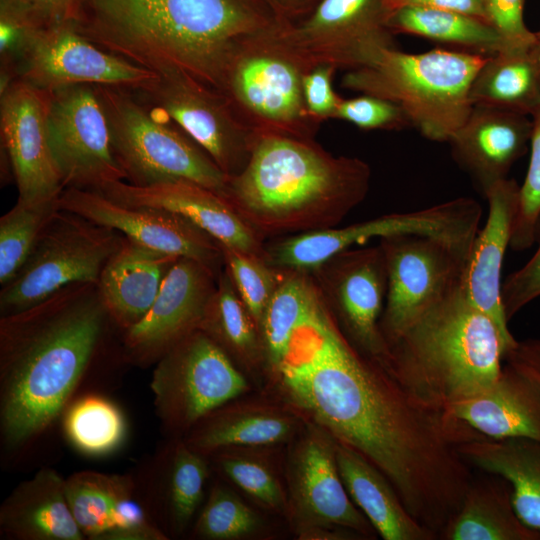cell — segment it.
Segmentation results:
<instances>
[{
    "instance_id": "cell-1",
    "label": "cell",
    "mask_w": 540,
    "mask_h": 540,
    "mask_svg": "<svg viewBox=\"0 0 540 540\" xmlns=\"http://www.w3.org/2000/svg\"><path fill=\"white\" fill-rule=\"evenodd\" d=\"M282 394L379 469L417 521L442 533L472 484L457 447L478 437L473 430L415 400L341 329L320 366Z\"/></svg>"
},
{
    "instance_id": "cell-2",
    "label": "cell",
    "mask_w": 540,
    "mask_h": 540,
    "mask_svg": "<svg viewBox=\"0 0 540 540\" xmlns=\"http://www.w3.org/2000/svg\"><path fill=\"white\" fill-rule=\"evenodd\" d=\"M110 320L96 284L75 283L0 319V423L20 446L58 416Z\"/></svg>"
},
{
    "instance_id": "cell-3",
    "label": "cell",
    "mask_w": 540,
    "mask_h": 540,
    "mask_svg": "<svg viewBox=\"0 0 540 540\" xmlns=\"http://www.w3.org/2000/svg\"><path fill=\"white\" fill-rule=\"evenodd\" d=\"M76 29L157 74L180 70L218 89L233 49L278 23L261 0H84Z\"/></svg>"
},
{
    "instance_id": "cell-4",
    "label": "cell",
    "mask_w": 540,
    "mask_h": 540,
    "mask_svg": "<svg viewBox=\"0 0 540 540\" xmlns=\"http://www.w3.org/2000/svg\"><path fill=\"white\" fill-rule=\"evenodd\" d=\"M371 169L315 139L256 134L249 159L221 196L262 238L335 227L366 197Z\"/></svg>"
},
{
    "instance_id": "cell-5",
    "label": "cell",
    "mask_w": 540,
    "mask_h": 540,
    "mask_svg": "<svg viewBox=\"0 0 540 540\" xmlns=\"http://www.w3.org/2000/svg\"><path fill=\"white\" fill-rule=\"evenodd\" d=\"M387 345L383 367L415 400L439 412L488 389L504 365L497 326L468 302L462 288Z\"/></svg>"
},
{
    "instance_id": "cell-6",
    "label": "cell",
    "mask_w": 540,
    "mask_h": 540,
    "mask_svg": "<svg viewBox=\"0 0 540 540\" xmlns=\"http://www.w3.org/2000/svg\"><path fill=\"white\" fill-rule=\"evenodd\" d=\"M487 57L443 48L416 54L392 48L347 71L341 84L399 105L422 136L448 142L473 108L471 84Z\"/></svg>"
},
{
    "instance_id": "cell-7",
    "label": "cell",
    "mask_w": 540,
    "mask_h": 540,
    "mask_svg": "<svg viewBox=\"0 0 540 540\" xmlns=\"http://www.w3.org/2000/svg\"><path fill=\"white\" fill-rule=\"evenodd\" d=\"M278 28L237 44L217 90L253 133L315 139L320 124L309 114L303 91L314 65L284 41Z\"/></svg>"
},
{
    "instance_id": "cell-8",
    "label": "cell",
    "mask_w": 540,
    "mask_h": 540,
    "mask_svg": "<svg viewBox=\"0 0 540 540\" xmlns=\"http://www.w3.org/2000/svg\"><path fill=\"white\" fill-rule=\"evenodd\" d=\"M94 87L129 183L188 180L222 194L229 176L184 132L156 119L123 88Z\"/></svg>"
},
{
    "instance_id": "cell-9",
    "label": "cell",
    "mask_w": 540,
    "mask_h": 540,
    "mask_svg": "<svg viewBox=\"0 0 540 540\" xmlns=\"http://www.w3.org/2000/svg\"><path fill=\"white\" fill-rule=\"evenodd\" d=\"M124 236L75 213H52L17 274L0 291L1 316L27 309L75 283L98 284Z\"/></svg>"
},
{
    "instance_id": "cell-10",
    "label": "cell",
    "mask_w": 540,
    "mask_h": 540,
    "mask_svg": "<svg viewBox=\"0 0 540 540\" xmlns=\"http://www.w3.org/2000/svg\"><path fill=\"white\" fill-rule=\"evenodd\" d=\"M481 216L482 208L477 201L460 197L413 212L299 233L265 246V261L279 269L308 272L351 246L398 235H423L470 247Z\"/></svg>"
},
{
    "instance_id": "cell-11",
    "label": "cell",
    "mask_w": 540,
    "mask_h": 540,
    "mask_svg": "<svg viewBox=\"0 0 540 540\" xmlns=\"http://www.w3.org/2000/svg\"><path fill=\"white\" fill-rule=\"evenodd\" d=\"M150 386L159 418L173 431L190 430L249 390L237 365L199 329L157 361Z\"/></svg>"
},
{
    "instance_id": "cell-12",
    "label": "cell",
    "mask_w": 540,
    "mask_h": 540,
    "mask_svg": "<svg viewBox=\"0 0 540 540\" xmlns=\"http://www.w3.org/2000/svg\"><path fill=\"white\" fill-rule=\"evenodd\" d=\"M379 245L388 279L380 328L388 343L462 288L471 247L423 235L382 238Z\"/></svg>"
},
{
    "instance_id": "cell-13",
    "label": "cell",
    "mask_w": 540,
    "mask_h": 540,
    "mask_svg": "<svg viewBox=\"0 0 540 540\" xmlns=\"http://www.w3.org/2000/svg\"><path fill=\"white\" fill-rule=\"evenodd\" d=\"M387 0H322L304 19L279 24V34L309 63L356 70L396 48Z\"/></svg>"
},
{
    "instance_id": "cell-14",
    "label": "cell",
    "mask_w": 540,
    "mask_h": 540,
    "mask_svg": "<svg viewBox=\"0 0 540 540\" xmlns=\"http://www.w3.org/2000/svg\"><path fill=\"white\" fill-rule=\"evenodd\" d=\"M47 92L48 138L64 187L100 191L126 180L95 87L71 85Z\"/></svg>"
},
{
    "instance_id": "cell-15",
    "label": "cell",
    "mask_w": 540,
    "mask_h": 540,
    "mask_svg": "<svg viewBox=\"0 0 540 540\" xmlns=\"http://www.w3.org/2000/svg\"><path fill=\"white\" fill-rule=\"evenodd\" d=\"M16 78L43 90L92 85L143 91L158 74L98 47L73 21H66L34 34L17 65Z\"/></svg>"
},
{
    "instance_id": "cell-16",
    "label": "cell",
    "mask_w": 540,
    "mask_h": 540,
    "mask_svg": "<svg viewBox=\"0 0 540 540\" xmlns=\"http://www.w3.org/2000/svg\"><path fill=\"white\" fill-rule=\"evenodd\" d=\"M228 176L246 165L256 134L247 128L216 89L173 70L143 90Z\"/></svg>"
},
{
    "instance_id": "cell-17",
    "label": "cell",
    "mask_w": 540,
    "mask_h": 540,
    "mask_svg": "<svg viewBox=\"0 0 540 540\" xmlns=\"http://www.w3.org/2000/svg\"><path fill=\"white\" fill-rule=\"evenodd\" d=\"M48 92L20 78L1 88V143L18 200L56 203L65 189L47 130Z\"/></svg>"
},
{
    "instance_id": "cell-18",
    "label": "cell",
    "mask_w": 540,
    "mask_h": 540,
    "mask_svg": "<svg viewBox=\"0 0 540 540\" xmlns=\"http://www.w3.org/2000/svg\"><path fill=\"white\" fill-rule=\"evenodd\" d=\"M287 484L285 513L295 529L329 525L365 537L373 533L371 523L342 482L335 440L317 425H310L293 446L288 458Z\"/></svg>"
},
{
    "instance_id": "cell-19",
    "label": "cell",
    "mask_w": 540,
    "mask_h": 540,
    "mask_svg": "<svg viewBox=\"0 0 540 540\" xmlns=\"http://www.w3.org/2000/svg\"><path fill=\"white\" fill-rule=\"evenodd\" d=\"M58 207L116 230L147 248L199 261L221 273L220 265H224V259L220 244L179 214L153 207L124 205L98 191L73 187L63 190Z\"/></svg>"
},
{
    "instance_id": "cell-20",
    "label": "cell",
    "mask_w": 540,
    "mask_h": 540,
    "mask_svg": "<svg viewBox=\"0 0 540 540\" xmlns=\"http://www.w3.org/2000/svg\"><path fill=\"white\" fill-rule=\"evenodd\" d=\"M327 305L348 340L364 355L385 365L389 349L380 328L387 294V269L379 246L347 249L318 267Z\"/></svg>"
},
{
    "instance_id": "cell-21",
    "label": "cell",
    "mask_w": 540,
    "mask_h": 540,
    "mask_svg": "<svg viewBox=\"0 0 540 540\" xmlns=\"http://www.w3.org/2000/svg\"><path fill=\"white\" fill-rule=\"evenodd\" d=\"M218 276L199 261L179 257L168 271L150 310L125 330L128 355L138 362L158 361L198 330Z\"/></svg>"
},
{
    "instance_id": "cell-22",
    "label": "cell",
    "mask_w": 540,
    "mask_h": 540,
    "mask_svg": "<svg viewBox=\"0 0 540 540\" xmlns=\"http://www.w3.org/2000/svg\"><path fill=\"white\" fill-rule=\"evenodd\" d=\"M98 192L124 205L174 212L208 233L220 245L265 258L263 238L220 194L195 182L171 180L139 186L117 181Z\"/></svg>"
},
{
    "instance_id": "cell-23",
    "label": "cell",
    "mask_w": 540,
    "mask_h": 540,
    "mask_svg": "<svg viewBox=\"0 0 540 540\" xmlns=\"http://www.w3.org/2000/svg\"><path fill=\"white\" fill-rule=\"evenodd\" d=\"M484 196L488 201V217L472 242L462 291L469 303L495 323L506 356L518 341L508 328L503 308L502 267L519 208L520 185L514 179L505 178L491 186Z\"/></svg>"
},
{
    "instance_id": "cell-24",
    "label": "cell",
    "mask_w": 540,
    "mask_h": 540,
    "mask_svg": "<svg viewBox=\"0 0 540 540\" xmlns=\"http://www.w3.org/2000/svg\"><path fill=\"white\" fill-rule=\"evenodd\" d=\"M533 122L527 115L473 106L463 125L448 143L453 159L485 192L507 178L514 165L530 147Z\"/></svg>"
},
{
    "instance_id": "cell-25",
    "label": "cell",
    "mask_w": 540,
    "mask_h": 540,
    "mask_svg": "<svg viewBox=\"0 0 540 540\" xmlns=\"http://www.w3.org/2000/svg\"><path fill=\"white\" fill-rule=\"evenodd\" d=\"M443 413L488 439L540 441V391L506 362L492 386L449 405Z\"/></svg>"
},
{
    "instance_id": "cell-26",
    "label": "cell",
    "mask_w": 540,
    "mask_h": 540,
    "mask_svg": "<svg viewBox=\"0 0 540 540\" xmlns=\"http://www.w3.org/2000/svg\"><path fill=\"white\" fill-rule=\"evenodd\" d=\"M179 257L147 248L124 236L104 266L97 284L111 321L127 330L150 310Z\"/></svg>"
},
{
    "instance_id": "cell-27",
    "label": "cell",
    "mask_w": 540,
    "mask_h": 540,
    "mask_svg": "<svg viewBox=\"0 0 540 540\" xmlns=\"http://www.w3.org/2000/svg\"><path fill=\"white\" fill-rule=\"evenodd\" d=\"M295 411L268 402H228L196 423L185 443L203 455L283 443L301 429L302 418Z\"/></svg>"
},
{
    "instance_id": "cell-28",
    "label": "cell",
    "mask_w": 540,
    "mask_h": 540,
    "mask_svg": "<svg viewBox=\"0 0 540 540\" xmlns=\"http://www.w3.org/2000/svg\"><path fill=\"white\" fill-rule=\"evenodd\" d=\"M0 528L20 540H83L70 510L65 479L51 468L20 483L0 508Z\"/></svg>"
},
{
    "instance_id": "cell-29",
    "label": "cell",
    "mask_w": 540,
    "mask_h": 540,
    "mask_svg": "<svg viewBox=\"0 0 540 540\" xmlns=\"http://www.w3.org/2000/svg\"><path fill=\"white\" fill-rule=\"evenodd\" d=\"M342 482L374 530L385 540H431L437 536L407 510L385 475L362 455L335 440Z\"/></svg>"
},
{
    "instance_id": "cell-30",
    "label": "cell",
    "mask_w": 540,
    "mask_h": 540,
    "mask_svg": "<svg viewBox=\"0 0 540 540\" xmlns=\"http://www.w3.org/2000/svg\"><path fill=\"white\" fill-rule=\"evenodd\" d=\"M466 462L505 479L518 518L540 532V441L478 438L458 445Z\"/></svg>"
},
{
    "instance_id": "cell-31",
    "label": "cell",
    "mask_w": 540,
    "mask_h": 540,
    "mask_svg": "<svg viewBox=\"0 0 540 540\" xmlns=\"http://www.w3.org/2000/svg\"><path fill=\"white\" fill-rule=\"evenodd\" d=\"M539 53L537 46L488 56L471 84L472 106L536 115L540 111Z\"/></svg>"
},
{
    "instance_id": "cell-32",
    "label": "cell",
    "mask_w": 540,
    "mask_h": 540,
    "mask_svg": "<svg viewBox=\"0 0 540 540\" xmlns=\"http://www.w3.org/2000/svg\"><path fill=\"white\" fill-rule=\"evenodd\" d=\"M472 481L458 512L442 531L446 540H540L517 516L508 482Z\"/></svg>"
},
{
    "instance_id": "cell-33",
    "label": "cell",
    "mask_w": 540,
    "mask_h": 540,
    "mask_svg": "<svg viewBox=\"0 0 540 540\" xmlns=\"http://www.w3.org/2000/svg\"><path fill=\"white\" fill-rule=\"evenodd\" d=\"M199 330L209 336L238 366L250 372L265 368L259 327L226 270L218 276Z\"/></svg>"
},
{
    "instance_id": "cell-34",
    "label": "cell",
    "mask_w": 540,
    "mask_h": 540,
    "mask_svg": "<svg viewBox=\"0 0 540 540\" xmlns=\"http://www.w3.org/2000/svg\"><path fill=\"white\" fill-rule=\"evenodd\" d=\"M388 27L394 35H416L484 56L505 49L503 39L489 22L452 11L400 7L390 13Z\"/></svg>"
},
{
    "instance_id": "cell-35",
    "label": "cell",
    "mask_w": 540,
    "mask_h": 540,
    "mask_svg": "<svg viewBox=\"0 0 540 540\" xmlns=\"http://www.w3.org/2000/svg\"><path fill=\"white\" fill-rule=\"evenodd\" d=\"M339 331L320 290L293 329L281 360L271 374L281 391L308 378L320 366Z\"/></svg>"
},
{
    "instance_id": "cell-36",
    "label": "cell",
    "mask_w": 540,
    "mask_h": 540,
    "mask_svg": "<svg viewBox=\"0 0 540 540\" xmlns=\"http://www.w3.org/2000/svg\"><path fill=\"white\" fill-rule=\"evenodd\" d=\"M283 270V279L267 304L259 326L265 368L270 375L277 368L293 329L320 294L319 286L306 271Z\"/></svg>"
},
{
    "instance_id": "cell-37",
    "label": "cell",
    "mask_w": 540,
    "mask_h": 540,
    "mask_svg": "<svg viewBox=\"0 0 540 540\" xmlns=\"http://www.w3.org/2000/svg\"><path fill=\"white\" fill-rule=\"evenodd\" d=\"M133 490L126 476L81 471L65 479L66 498L85 537L104 540L119 501Z\"/></svg>"
},
{
    "instance_id": "cell-38",
    "label": "cell",
    "mask_w": 540,
    "mask_h": 540,
    "mask_svg": "<svg viewBox=\"0 0 540 540\" xmlns=\"http://www.w3.org/2000/svg\"><path fill=\"white\" fill-rule=\"evenodd\" d=\"M64 428L71 443L89 455L112 452L122 443L126 432L120 410L96 395L82 397L70 406Z\"/></svg>"
},
{
    "instance_id": "cell-39",
    "label": "cell",
    "mask_w": 540,
    "mask_h": 540,
    "mask_svg": "<svg viewBox=\"0 0 540 540\" xmlns=\"http://www.w3.org/2000/svg\"><path fill=\"white\" fill-rule=\"evenodd\" d=\"M58 202L28 204L17 200L0 218V284L8 283L24 265Z\"/></svg>"
},
{
    "instance_id": "cell-40",
    "label": "cell",
    "mask_w": 540,
    "mask_h": 540,
    "mask_svg": "<svg viewBox=\"0 0 540 540\" xmlns=\"http://www.w3.org/2000/svg\"><path fill=\"white\" fill-rule=\"evenodd\" d=\"M203 456L185 442L175 446L169 473L168 507L172 524L178 531L187 525L202 501L208 476Z\"/></svg>"
},
{
    "instance_id": "cell-41",
    "label": "cell",
    "mask_w": 540,
    "mask_h": 540,
    "mask_svg": "<svg viewBox=\"0 0 540 540\" xmlns=\"http://www.w3.org/2000/svg\"><path fill=\"white\" fill-rule=\"evenodd\" d=\"M220 247L225 270L259 327L264 310L283 279L284 270L269 265L260 257Z\"/></svg>"
},
{
    "instance_id": "cell-42",
    "label": "cell",
    "mask_w": 540,
    "mask_h": 540,
    "mask_svg": "<svg viewBox=\"0 0 540 540\" xmlns=\"http://www.w3.org/2000/svg\"><path fill=\"white\" fill-rule=\"evenodd\" d=\"M260 527L256 512L233 491L216 485L200 513L195 532L210 540H234L253 534Z\"/></svg>"
},
{
    "instance_id": "cell-43",
    "label": "cell",
    "mask_w": 540,
    "mask_h": 540,
    "mask_svg": "<svg viewBox=\"0 0 540 540\" xmlns=\"http://www.w3.org/2000/svg\"><path fill=\"white\" fill-rule=\"evenodd\" d=\"M217 462L223 473L255 500L271 510L286 511L287 493L267 461L226 448L219 451Z\"/></svg>"
},
{
    "instance_id": "cell-44",
    "label": "cell",
    "mask_w": 540,
    "mask_h": 540,
    "mask_svg": "<svg viewBox=\"0 0 540 540\" xmlns=\"http://www.w3.org/2000/svg\"><path fill=\"white\" fill-rule=\"evenodd\" d=\"M532 122L530 161L520 185L519 208L510 242V247L516 251L534 244L540 216V111L532 117Z\"/></svg>"
},
{
    "instance_id": "cell-45",
    "label": "cell",
    "mask_w": 540,
    "mask_h": 540,
    "mask_svg": "<svg viewBox=\"0 0 540 540\" xmlns=\"http://www.w3.org/2000/svg\"><path fill=\"white\" fill-rule=\"evenodd\" d=\"M336 119L364 130L401 131L412 127L406 112L397 104L371 95L342 99Z\"/></svg>"
},
{
    "instance_id": "cell-46",
    "label": "cell",
    "mask_w": 540,
    "mask_h": 540,
    "mask_svg": "<svg viewBox=\"0 0 540 540\" xmlns=\"http://www.w3.org/2000/svg\"><path fill=\"white\" fill-rule=\"evenodd\" d=\"M484 4L488 21L503 39L505 49L540 46L538 32L530 31L524 22L525 0H484Z\"/></svg>"
},
{
    "instance_id": "cell-47",
    "label": "cell",
    "mask_w": 540,
    "mask_h": 540,
    "mask_svg": "<svg viewBox=\"0 0 540 540\" xmlns=\"http://www.w3.org/2000/svg\"><path fill=\"white\" fill-rule=\"evenodd\" d=\"M536 240L539 246L534 255L503 281L502 303L508 321L524 306L540 297V216Z\"/></svg>"
},
{
    "instance_id": "cell-48",
    "label": "cell",
    "mask_w": 540,
    "mask_h": 540,
    "mask_svg": "<svg viewBox=\"0 0 540 540\" xmlns=\"http://www.w3.org/2000/svg\"><path fill=\"white\" fill-rule=\"evenodd\" d=\"M337 69L329 64L314 66L304 77L305 103L311 117L321 124L335 118L342 97L335 93L332 81Z\"/></svg>"
},
{
    "instance_id": "cell-49",
    "label": "cell",
    "mask_w": 540,
    "mask_h": 540,
    "mask_svg": "<svg viewBox=\"0 0 540 540\" xmlns=\"http://www.w3.org/2000/svg\"><path fill=\"white\" fill-rule=\"evenodd\" d=\"M167 537L148 519L133 490L118 503L105 540H164Z\"/></svg>"
},
{
    "instance_id": "cell-50",
    "label": "cell",
    "mask_w": 540,
    "mask_h": 540,
    "mask_svg": "<svg viewBox=\"0 0 540 540\" xmlns=\"http://www.w3.org/2000/svg\"><path fill=\"white\" fill-rule=\"evenodd\" d=\"M27 12L40 25L74 21L82 0H5Z\"/></svg>"
},
{
    "instance_id": "cell-51",
    "label": "cell",
    "mask_w": 540,
    "mask_h": 540,
    "mask_svg": "<svg viewBox=\"0 0 540 540\" xmlns=\"http://www.w3.org/2000/svg\"><path fill=\"white\" fill-rule=\"evenodd\" d=\"M510 364L526 376L540 391V341L526 340L519 342L504 357Z\"/></svg>"
},
{
    "instance_id": "cell-52",
    "label": "cell",
    "mask_w": 540,
    "mask_h": 540,
    "mask_svg": "<svg viewBox=\"0 0 540 540\" xmlns=\"http://www.w3.org/2000/svg\"><path fill=\"white\" fill-rule=\"evenodd\" d=\"M391 11L405 6L425 7L466 14L488 21L484 0H387Z\"/></svg>"
},
{
    "instance_id": "cell-53",
    "label": "cell",
    "mask_w": 540,
    "mask_h": 540,
    "mask_svg": "<svg viewBox=\"0 0 540 540\" xmlns=\"http://www.w3.org/2000/svg\"><path fill=\"white\" fill-rule=\"evenodd\" d=\"M281 25L307 17L322 0H261Z\"/></svg>"
},
{
    "instance_id": "cell-54",
    "label": "cell",
    "mask_w": 540,
    "mask_h": 540,
    "mask_svg": "<svg viewBox=\"0 0 540 540\" xmlns=\"http://www.w3.org/2000/svg\"><path fill=\"white\" fill-rule=\"evenodd\" d=\"M295 533L301 540H343L357 535L350 530L329 525L304 526L295 529Z\"/></svg>"
},
{
    "instance_id": "cell-55",
    "label": "cell",
    "mask_w": 540,
    "mask_h": 540,
    "mask_svg": "<svg viewBox=\"0 0 540 540\" xmlns=\"http://www.w3.org/2000/svg\"><path fill=\"white\" fill-rule=\"evenodd\" d=\"M538 35H539V38H540V31H538Z\"/></svg>"
},
{
    "instance_id": "cell-56",
    "label": "cell",
    "mask_w": 540,
    "mask_h": 540,
    "mask_svg": "<svg viewBox=\"0 0 540 540\" xmlns=\"http://www.w3.org/2000/svg\"><path fill=\"white\" fill-rule=\"evenodd\" d=\"M539 61H540V53H539Z\"/></svg>"
}]
</instances>
